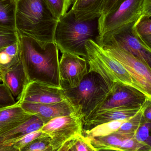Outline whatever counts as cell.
<instances>
[{
	"label": "cell",
	"instance_id": "44dd1931",
	"mask_svg": "<svg viewBox=\"0 0 151 151\" xmlns=\"http://www.w3.org/2000/svg\"><path fill=\"white\" fill-rule=\"evenodd\" d=\"M127 120L114 121L104 123L90 130L83 131V135L89 138L106 136L118 131L121 125Z\"/></svg>",
	"mask_w": 151,
	"mask_h": 151
},
{
	"label": "cell",
	"instance_id": "5bb4252c",
	"mask_svg": "<svg viewBox=\"0 0 151 151\" xmlns=\"http://www.w3.org/2000/svg\"><path fill=\"white\" fill-rule=\"evenodd\" d=\"M19 104L25 111L38 116L45 124L56 117L76 114L73 107L67 100L50 104L26 102Z\"/></svg>",
	"mask_w": 151,
	"mask_h": 151
},
{
	"label": "cell",
	"instance_id": "9c48e42d",
	"mask_svg": "<svg viewBox=\"0 0 151 151\" xmlns=\"http://www.w3.org/2000/svg\"><path fill=\"white\" fill-rule=\"evenodd\" d=\"M147 99V97L137 89L118 82L92 116L111 109L141 108Z\"/></svg>",
	"mask_w": 151,
	"mask_h": 151
},
{
	"label": "cell",
	"instance_id": "4dcf8cb0",
	"mask_svg": "<svg viewBox=\"0 0 151 151\" xmlns=\"http://www.w3.org/2000/svg\"><path fill=\"white\" fill-rule=\"evenodd\" d=\"M119 1V0H106L104 9H103V12L100 17L105 16L110 12L112 10Z\"/></svg>",
	"mask_w": 151,
	"mask_h": 151
},
{
	"label": "cell",
	"instance_id": "d6986e66",
	"mask_svg": "<svg viewBox=\"0 0 151 151\" xmlns=\"http://www.w3.org/2000/svg\"><path fill=\"white\" fill-rule=\"evenodd\" d=\"M106 0H75L70 9L77 20H91L101 16Z\"/></svg>",
	"mask_w": 151,
	"mask_h": 151
},
{
	"label": "cell",
	"instance_id": "f1b7e54d",
	"mask_svg": "<svg viewBox=\"0 0 151 151\" xmlns=\"http://www.w3.org/2000/svg\"><path fill=\"white\" fill-rule=\"evenodd\" d=\"M134 28L139 35H151V17L141 15L135 22Z\"/></svg>",
	"mask_w": 151,
	"mask_h": 151
},
{
	"label": "cell",
	"instance_id": "e0dca14e",
	"mask_svg": "<svg viewBox=\"0 0 151 151\" xmlns=\"http://www.w3.org/2000/svg\"><path fill=\"white\" fill-rule=\"evenodd\" d=\"M142 107L141 108H117L107 110L98 113L92 116L83 123V131L90 130L99 125L111 121L129 120L136 114L141 110Z\"/></svg>",
	"mask_w": 151,
	"mask_h": 151
},
{
	"label": "cell",
	"instance_id": "9a60e30c",
	"mask_svg": "<svg viewBox=\"0 0 151 151\" xmlns=\"http://www.w3.org/2000/svg\"><path fill=\"white\" fill-rule=\"evenodd\" d=\"M45 123L33 115L19 126L0 134V151H13V144L24 136L40 130Z\"/></svg>",
	"mask_w": 151,
	"mask_h": 151
},
{
	"label": "cell",
	"instance_id": "d4e9b609",
	"mask_svg": "<svg viewBox=\"0 0 151 151\" xmlns=\"http://www.w3.org/2000/svg\"><path fill=\"white\" fill-rule=\"evenodd\" d=\"M19 35L16 28L0 23V48L17 42Z\"/></svg>",
	"mask_w": 151,
	"mask_h": 151
},
{
	"label": "cell",
	"instance_id": "ffe728a7",
	"mask_svg": "<svg viewBox=\"0 0 151 151\" xmlns=\"http://www.w3.org/2000/svg\"><path fill=\"white\" fill-rule=\"evenodd\" d=\"M20 38L14 43L0 49V65L4 71L19 60Z\"/></svg>",
	"mask_w": 151,
	"mask_h": 151
},
{
	"label": "cell",
	"instance_id": "7402d4cb",
	"mask_svg": "<svg viewBox=\"0 0 151 151\" xmlns=\"http://www.w3.org/2000/svg\"><path fill=\"white\" fill-rule=\"evenodd\" d=\"M148 99L139 111L134 117L124 122L116 132L127 135L135 136L137 132L143 121L144 113L148 104Z\"/></svg>",
	"mask_w": 151,
	"mask_h": 151
},
{
	"label": "cell",
	"instance_id": "2e32d148",
	"mask_svg": "<svg viewBox=\"0 0 151 151\" xmlns=\"http://www.w3.org/2000/svg\"><path fill=\"white\" fill-rule=\"evenodd\" d=\"M33 115L25 111L19 101L11 106L0 107V134L19 126Z\"/></svg>",
	"mask_w": 151,
	"mask_h": 151
},
{
	"label": "cell",
	"instance_id": "7a4b0ae2",
	"mask_svg": "<svg viewBox=\"0 0 151 151\" xmlns=\"http://www.w3.org/2000/svg\"><path fill=\"white\" fill-rule=\"evenodd\" d=\"M58 20L43 0L16 1L15 27L21 36L41 43L55 42Z\"/></svg>",
	"mask_w": 151,
	"mask_h": 151
},
{
	"label": "cell",
	"instance_id": "52a82bcc",
	"mask_svg": "<svg viewBox=\"0 0 151 151\" xmlns=\"http://www.w3.org/2000/svg\"><path fill=\"white\" fill-rule=\"evenodd\" d=\"M144 0H119L113 9L98 21L99 35L96 42L102 43L125 25L136 21L142 15Z\"/></svg>",
	"mask_w": 151,
	"mask_h": 151
},
{
	"label": "cell",
	"instance_id": "cb8c5ba5",
	"mask_svg": "<svg viewBox=\"0 0 151 151\" xmlns=\"http://www.w3.org/2000/svg\"><path fill=\"white\" fill-rule=\"evenodd\" d=\"M15 0L0 1V23L15 27Z\"/></svg>",
	"mask_w": 151,
	"mask_h": 151
},
{
	"label": "cell",
	"instance_id": "4fadbf2b",
	"mask_svg": "<svg viewBox=\"0 0 151 151\" xmlns=\"http://www.w3.org/2000/svg\"><path fill=\"white\" fill-rule=\"evenodd\" d=\"M96 151L108 150L122 151H151L148 144L131 136L117 132L102 137L90 138Z\"/></svg>",
	"mask_w": 151,
	"mask_h": 151
},
{
	"label": "cell",
	"instance_id": "30bf717a",
	"mask_svg": "<svg viewBox=\"0 0 151 151\" xmlns=\"http://www.w3.org/2000/svg\"><path fill=\"white\" fill-rule=\"evenodd\" d=\"M135 22L125 25L105 40L111 38L120 47L130 52L151 68V50L135 32L134 28Z\"/></svg>",
	"mask_w": 151,
	"mask_h": 151
},
{
	"label": "cell",
	"instance_id": "d590c367",
	"mask_svg": "<svg viewBox=\"0 0 151 151\" xmlns=\"http://www.w3.org/2000/svg\"><path fill=\"white\" fill-rule=\"evenodd\" d=\"M4 73V69L0 65V82H2L3 80Z\"/></svg>",
	"mask_w": 151,
	"mask_h": 151
},
{
	"label": "cell",
	"instance_id": "277c9868",
	"mask_svg": "<svg viewBox=\"0 0 151 151\" xmlns=\"http://www.w3.org/2000/svg\"><path fill=\"white\" fill-rule=\"evenodd\" d=\"M62 87L67 101L83 123L96 113L112 90L102 76L93 71H88L76 87Z\"/></svg>",
	"mask_w": 151,
	"mask_h": 151
},
{
	"label": "cell",
	"instance_id": "83f0119b",
	"mask_svg": "<svg viewBox=\"0 0 151 151\" xmlns=\"http://www.w3.org/2000/svg\"><path fill=\"white\" fill-rule=\"evenodd\" d=\"M55 17L60 19L67 12L66 0H43Z\"/></svg>",
	"mask_w": 151,
	"mask_h": 151
},
{
	"label": "cell",
	"instance_id": "8992f818",
	"mask_svg": "<svg viewBox=\"0 0 151 151\" xmlns=\"http://www.w3.org/2000/svg\"><path fill=\"white\" fill-rule=\"evenodd\" d=\"M99 45L125 67L131 75L135 87L151 100V67L120 47L111 38L106 39Z\"/></svg>",
	"mask_w": 151,
	"mask_h": 151
},
{
	"label": "cell",
	"instance_id": "5b68a950",
	"mask_svg": "<svg viewBox=\"0 0 151 151\" xmlns=\"http://www.w3.org/2000/svg\"><path fill=\"white\" fill-rule=\"evenodd\" d=\"M85 48L88 71L100 74L111 90L118 82L135 88L131 75L125 67L107 54L96 41L88 40Z\"/></svg>",
	"mask_w": 151,
	"mask_h": 151
},
{
	"label": "cell",
	"instance_id": "f546056e",
	"mask_svg": "<svg viewBox=\"0 0 151 151\" xmlns=\"http://www.w3.org/2000/svg\"><path fill=\"white\" fill-rule=\"evenodd\" d=\"M17 101L4 83L0 84V107L11 106Z\"/></svg>",
	"mask_w": 151,
	"mask_h": 151
},
{
	"label": "cell",
	"instance_id": "603a6c76",
	"mask_svg": "<svg viewBox=\"0 0 151 151\" xmlns=\"http://www.w3.org/2000/svg\"><path fill=\"white\" fill-rule=\"evenodd\" d=\"M96 151L91 143L90 139L83 135L72 138L66 142L59 151Z\"/></svg>",
	"mask_w": 151,
	"mask_h": 151
},
{
	"label": "cell",
	"instance_id": "d6a6232c",
	"mask_svg": "<svg viewBox=\"0 0 151 151\" xmlns=\"http://www.w3.org/2000/svg\"><path fill=\"white\" fill-rule=\"evenodd\" d=\"M143 118L145 121L151 123V100L150 99L148 100V104L144 113Z\"/></svg>",
	"mask_w": 151,
	"mask_h": 151
},
{
	"label": "cell",
	"instance_id": "ba28073f",
	"mask_svg": "<svg viewBox=\"0 0 151 151\" xmlns=\"http://www.w3.org/2000/svg\"><path fill=\"white\" fill-rule=\"evenodd\" d=\"M83 129L82 118L74 114L54 118L45 124L41 130L50 137L52 151H59L66 142L83 134Z\"/></svg>",
	"mask_w": 151,
	"mask_h": 151
},
{
	"label": "cell",
	"instance_id": "7c38bea8",
	"mask_svg": "<svg viewBox=\"0 0 151 151\" xmlns=\"http://www.w3.org/2000/svg\"><path fill=\"white\" fill-rule=\"evenodd\" d=\"M61 87L74 88L78 86L88 72L85 58L69 53H63L59 60Z\"/></svg>",
	"mask_w": 151,
	"mask_h": 151
},
{
	"label": "cell",
	"instance_id": "3957f363",
	"mask_svg": "<svg viewBox=\"0 0 151 151\" xmlns=\"http://www.w3.org/2000/svg\"><path fill=\"white\" fill-rule=\"evenodd\" d=\"M98 35V19L79 20L70 9L58 20L55 32V42L62 53H69L86 59V42L89 40L96 41Z\"/></svg>",
	"mask_w": 151,
	"mask_h": 151
},
{
	"label": "cell",
	"instance_id": "836d02e7",
	"mask_svg": "<svg viewBox=\"0 0 151 151\" xmlns=\"http://www.w3.org/2000/svg\"><path fill=\"white\" fill-rule=\"evenodd\" d=\"M139 36L146 46L151 50V35Z\"/></svg>",
	"mask_w": 151,
	"mask_h": 151
},
{
	"label": "cell",
	"instance_id": "e575fe53",
	"mask_svg": "<svg viewBox=\"0 0 151 151\" xmlns=\"http://www.w3.org/2000/svg\"><path fill=\"white\" fill-rule=\"evenodd\" d=\"M75 1V0H66V10L67 12L68 11V10L73 5Z\"/></svg>",
	"mask_w": 151,
	"mask_h": 151
},
{
	"label": "cell",
	"instance_id": "484cf974",
	"mask_svg": "<svg viewBox=\"0 0 151 151\" xmlns=\"http://www.w3.org/2000/svg\"><path fill=\"white\" fill-rule=\"evenodd\" d=\"M22 151H53L50 137L48 135L39 137L27 145Z\"/></svg>",
	"mask_w": 151,
	"mask_h": 151
},
{
	"label": "cell",
	"instance_id": "8d00e7d4",
	"mask_svg": "<svg viewBox=\"0 0 151 151\" xmlns=\"http://www.w3.org/2000/svg\"><path fill=\"white\" fill-rule=\"evenodd\" d=\"M18 1V0H15V1Z\"/></svg>",
	"mask_w": 151,
	"mask_h": 151
},
{
	"label": "cell",
	"instance_id": "6da1fadb",
	"mask_svg": "<svg viewBox=\"0 0 151 151\" xmlns=\"http://www.w3.org/2000/svg\"><path fill=\"white\" fill-rule=\"evenodd\" d=\"M19 37V54L27 83L38 81L61 87L59 49L55 42L41 43L31 38Z\"/></svg>",
	"mask_w": 151,
	"mask_h": 151
},
{
	"label": "cell",
	"instance_id": "ac0fdd59",
	"mask_svg": "<svg viewBox=\"0 0 151 151\" xmlns=\"http://www.w3.org/2000/svg\"><path fill=\"white\" fill-rule=\"evenodd\" d=\"M2 82L6 85L15 99L18 101L27 84L25 74L20 59L4 70Z\"/></svg>",
	"mask_w": 151,
	"mask_h": 151
},
{
	"label": "cell",
	"instance_id": "1f68e13d",
	"mask_svg": "<svg viewBox=\"0 0 151 151\" xmlns=\"http://www.w3.org/2000/svg\"><path fill=\"white\" fill-rule=\"evenodd\" d=\"M142 15L151 17V0H144Z\"/></svg>",
	"mask_w": 151,
	"mask_h": 151
},
{
	"label": "cell",
	"instance_id": "8fae6325",
	"mask_svg": "<svg viewBox=\"0 0 151 151\" xmlns=\"http://www.w3.org/2000/svg\"><path fill=\"white\" fill-rule=\"evenodd\" d=\"M67 100L62 87H56L38 81L28 82L25 85L19 103L30 102L41 104L59 103Z\"/></svg>",
	"mask_w": 151,
	"mask_h": 151
},
{
	"label": "cell",
	"instance_id": "4316f807",
	"mask_svg": "<svg viewBox=\"0 0 151 151\" xmlns=\"http://www.w3.org/2000/svg\"><path fill=\"white\" fill-rule=\"evenodd\" d=\"M47 135L41 130H38L32 133L27 134L16 141L13 144V151H22L23 149L30 143L41 137Z\"/></svg>",
	"mask_w": 151,
	"mask_h": 151
},
{
	"label": "cell",
	"instance_id": "74e56055",
	"mask_svg": "<svg viewBox=\"0 0 151 151\" xmlns=\"http://www.w3.org/2000/svg\"><path fill=\"white\" fill-rule=\"evenodd\" d=\"M0 1H2V0H0Z\"/></svg>",
	"mask_w": 151,
	"mask_h": 151
}]
</instances>
